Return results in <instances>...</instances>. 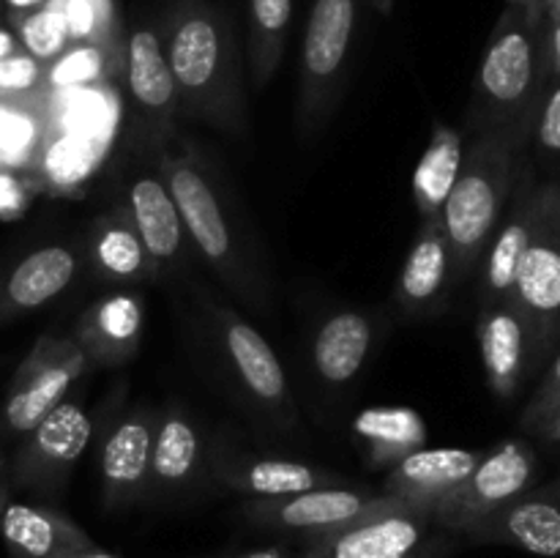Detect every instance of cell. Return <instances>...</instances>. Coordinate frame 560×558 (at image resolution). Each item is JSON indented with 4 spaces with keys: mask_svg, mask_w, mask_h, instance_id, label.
<instances>
[{
    "mask_svg": "<svg viewBox=\"0 0 560 558\" xmlns=\"http://www.w3.org/2000/svg\"><path fill=\"white\" fill-rule=\"evenodd\" d=\"M124 77L131 102L140 109L142 118L162 129L159 137L167 135V124L178 118V96H175L173 71H170L156 27L137 25L126 36Z\"/></svg>",
    "mask_w": 560,
    "mask_h": 558,
    "instance_id": "cell-16",
    "label": "cell"
},
{
    "mask_svg": "<svg viewBox=\"0 0 560 558\" xmlns=\"http://www.w3.org/2000/svg\"><path fill=\"white\" fill-rule=\"evenodd\" d=\"M534 36H530L528 14L520 3L503 14L481 58L479 74H476V120H470V129H485L490 115H506L517 104H523L534 82Z\"/></svg>",
    "mask_w": 560,
    "mask_h": 558,
    "instance_id": "cell-7",
    "label": "cell"
},
{
    "mask_svg": "<svg viewBox=\"0 0 560 558\" xmlns=\"http://www.w3.org/2000/svg\"><path fill=\"white\" fill-rule=\"evenodd\" d=\"M233 558H301V550L293 553L288 547H268V550H255L246 553V556H233Z\"/></svg>",
    "mask_w": 560,
    "mask_h": 558,
    "instance_id": "cell-41",
    "label": "cell"
},
{
    "mask_svg": "<svg viewBox=\"0 0 560 558\" xmlns=\"http://www.w3.org/2000/svg\"><path fill=\"white\" fill-rule=\"evenodd\" d=\"M38 98H0V159L22 175L31 170L49 131L47 107Z\"/></svg>",
    "mask_w": 560,
    "mask_h": 558,
    "instance_id": "cell-31",
    "label": "cell"
},
{
    "mask_svg": "<svg viewBox=\"0 0 560 558\" xmlns=\"http://www.w3.org/2000/svg\"><path fill=\"white\" fill-rule=\"evenodd\" d=\"M31 186L9 173H0V217H14L25 206V197Z\"/></svg>",
    "mask_w": 560,
    "mask_h": 558,
    "instance_id": "cell-39",
    "label": "cell"
},
{
    "mask_svg": "<svg viewBox=\"0 0 560 558\" xmlns=\"http://www.w3.org/2000/svg\"><path fill=\"white\" fill-rule=\"evenodd\" d=\"M118 206L124 208L129 222L135 224L159 277L184 266L186 246L191 244L186 239L178 206H175L164 178L159 175L156 164L135 167L126 175L124 195H120Z\"/></svg>",
    "mask_w": 560,
    "mask_h": 558,
    "instance_id": "cell-12",
    "label": "cell"
},
{
    "mask_svg": "<svg viewBox=\"0 0 560 558\" xmlns=\"http://www.w3.org/2000/svg\"><path fill=\"white\" fill-rule=\"evenodd\" d=\"M52 3L69 27L71 44H96L102 49V27H98V16L88 0H52Z\"/></svg>",
    "mask_w": 560,
    "mask_h": 558,
    "instance_id": "cell-37",
    "label": "cell"
},
{
    "mask_svg": "<svg viewBox=\"0 0 560 558\" xmlns=\"http://www.w3.org/2000/svg\"><path fill=\"white\" fill-rule=\"evenodd\" d=\"M556 49H558V58H560V25H558V31H556Z\"/></svg>",
    "mask_w": 560,
    "mask_h": 558,
    "instance_id": "cell-48",
    "label": "cell"
},
{
    "mask_svg": "<svg viewBox=\"0 0 560 558\" xmlns=\"http://www.w3.org/2000/svg\"><path fill=\"white\" fill-rule=\"evenodd\" d=\"M5 503H9V476H5V460L0 454V512H3Z\"/></svg>",
    "mask_w": 560,
    "mask_h": 558,
    "instance_id": "cell-45",
    "label": "cell"
},
{
    "mask_svg": "<svg viewBox=\"0 0 560 558\" xmlns=\"http://www.w3.org/2000/svg\"><path fill=\"white\" fill-rule=\"evenodd\" d=\"M109 63L107 55L96 44H71L63 55L47 63V88L49 91H74V88H91L107 80Z\"/></svg>",
    "mask_w": 560,
    "mask_h": 558,
    "instance_id": "cell-34",
    "label": "cell"
},
{
    "mask_svg": "<svg viewBox=\"0 0 560 558\" xmlns=\"http://www.w3.org/2000/svg\"><path fill=\"white\" fill-rule=\"evenodd\" d=\"M293 22V0H249V71L266 88L282 63Z\"/></svg>",
    "mask_w": 560,
    "mask_h": 558,
    "instance_id": "cell-30",
    "label": "cell"
},
{
    "mask_svg": "<svg viewBox=\"0 0 560 558\" xmlns=\"http://www.w3.org/2000/svg\"><path fill=\"white\" fill-rule=\"evenodd\" d=\"M0 536L14 558H58L93 547V539L66 514L49 507L9 501L0 512Z\"/></svg>",
    "mask_w": 560,
    "mask_h": 558,
    "instance_id": "cell-20",
    "label": "cell"
},
{
    "mask_svg": "<svg viewBox=\"0 0 560 558\" xmlns=\"http://www.w3.org/2000/svg\"><path fill=\"white\" fill-rule=\"evenodd\" d=\"M366 3H370L381 16H392L394 11V0H366Z\"/></svg>",
    "mask_w": 560,
    "mask_h": 558,
    "instance_id": "cell-46",
    "label": "cell"
},
{
    "mask_svg": "<svg viewBox=\"0 0 560 558\" xmlns=\"http://www.w3.org/2000/svg\"><path fill=\"white\" fill-rule=\"evenodd\" d=\"M175 3H184V0H175Z\"/></svg>",
    "mask_w": 560,
    "mask_h": 558,
    "instance_id": "cell-49",
    "label": "cell"
},
{
    "mask_svg": "<svg viewBox=\"0 0 560 558\" xmlns=\"http://www.w3.org/2000/svg\"><path fill=\"white\" fill-rule=\"evenodd\" d=\"M88 359L74 339L44 334L36 339L31 353L16 367L3 403V427L9 435H27L55 405L63 403L82 372Z\"/></svg>",
    "mask_w": 560,
    "mask_h": 558,
    "instance_id": "cell-5",
    "label": "cell"
},
{
    "mask_svg": "<svg viewBox=\"0 0 560 558\" xmlns=\"http://www.w3.org/2000/svg\"><path fill=\"white\" fill-rule=\"evenodd\" d=\"M514 213H517V217H512L506 224H503L495 244H492L490 255H487L485 288L495 301L512 299L520 257H523L525 246H528V239H530L528 211L523 208V211H514Z\"/></svg>",
    "mask_w": 560,
    "mask_h": 558,
    "instance_id": "cell-32",
    "label": "cell"
},
{
    "mask_svg": "<svg viewBox=\"0 0 560 558\" xmlns=\"http://www.w3.org/2000/svg\"><path fill=\"white\" fill-rule=\"evenodd\" d=\"M219 479L249 498H282L342 485V476L334 470L315 468L299 460H224Z\"/></svg>",
    "mask_w": 560,
    "mask_h": 558,
    "instance_id": "cell-22",
    "label": "cell"
},
{
    "mask_svg": "<svg viewBox=\"0 0 560 558\" xmlns=\"http://www.w3.org/2000/svg\"><path fill=\"white\" fill-rule=\"evenodd\" d=\"M20 49H22L20 38L14 36V31H9V27H0V58L20 53Z\"/></svg>",
    "mask_w": 560,
    "mask_h": 558,
    "instance_id": "cell-42",
    "label": "cell"
},
{
    "mask_svg": "<svg viewBox=\"0 0 560 558\" xmlns=\"http://www.w3.org/2000/svg\"><path fill=\"white\" fill-rule=\"evenodd\" d=\"M523 310L550 315L560 310V246L530 224V239L520 257L514 293Z\"/></svg>",
    "mask_w": 560,
    "mask_h": 558,
    "instance_id": "cell-29",
    "label": "cell"
},
{
    "mask_svg": "<svg viewBox=\"0 0 560 558\" xmlns=\"http://www.w3.org/2000/svg\"><path fill=\"white\" fill-rule=\"evenodd\" d=\"M11 9V14H22V11H33V9H42L44 3H49V0H5Z\"/></svg>",
    "mask_w": 560,
    "mask_h": 558,
    "instance_id": "cell-44",
    "label": "cell"
},
{
    "mask_svg": "<svg viewBox=\"0 0 560 558\" xmlns=\"http://www.w3.org/2000/svg\"><path fill=\"white\" fill-rule=\"evenodd\" d=\"M512 186V146L498 131H481L463 148V164L443 206L441 224L452 244L454 279L479 263Z\"/></svg>",
    "mask_w": 560,
    "mask_h": 558,
    "instance_id": "cell-3",
    "label": "cell"
},
{
    "mask_svg": "<svg viewBox=\"0 0 560 558\" xmlns=\"http://www.w3.org/2000/svg\"><path fill=\"white\" fill-rule=\"evenodd\" d=\"M98 162H102L98 140L74 135V131H58L49 126L25 178H31L33 189L71 195L98 167Z\"/></svg>",
    "mask_w": 560,
    "mask_h": 558,
    "instance_id": "cell-25",
    "label": "cell"
},
{
    "mask_svg": "<svg viewBox=\"0 0 560 558\" xmlns=\"http://www.w3.org/2000/svg\"><path fill=\"white\" fill-rule=\"evenodd\" d=\"M454 279V255L441 222H421L419 235L405 257L397 282V301L405 312L430 315L441 306Z\"/></svg>",
    "mask_w": 560,
    "mask_h": 558,
    "instance_id": "cell-19",
    "label": "cell"
},
{
    "mask_svg": "<svg viewBox=\"0 0 560 558\" xmlns=\"http://www.w3.org/2000/svg\"><path fill=\"white\" fill-rule=\"evenodd\" d=\"M82 252L71 244H44L0 271V326L58 299L80 277Z\"/></svg>",
    "mask_w": 560,
    "mask_h": 558,
    "instance_id": "cell-13",
    "label": "cell"
},
{
    "mask_svg": "<svg viewBox=\"0 0 560 558\" xmlns=\"http://www.w3.org/2000/svg\"><path fill=\"white\" fill-rule=\"evenodd\" d=\"M208 312H211V321L219 332L224 356H228L230 367L238 375L246 394L260 408H266L273 419H293L288 375H284L282 361L273 353L271 345L266 342V337L228 306H208Z\"/></svg>",
    "mask_w": 560,
    "mask_h": 558,
    "instance_id": "cell-11",
    "label": "cell"
},
{
    "mask_svg": "<svg viewBox=\"0 0 560 558\" xmlns=\"http://www.w3.org/2000/svg\"><path fill=\"white\" fill-rule=\"evenodd\" d=\"M156 421L159 410H131L104 438L98 470H102L104 498L109 507H126L145 492L148 481H151Z\"/></svg>",
    "mask_w": 560,
    "mask_h": 558,
    "instance_id": "cell-15",
    "label": "cell"
},
{
    "mask_svg": "<svg viewBox=\"0 0 560 558\" xmlns=\"http://www.w3.org/2000/svg\"><path fill=\"white\" fill-rule=\"evenodd\" d=\"M479 460L474 449H419L388 468L383 496L432 512L441 498L468 479Z\"/></svg>",
    "mask_w": 560,
    "mask_h": 558,
    "instance_id": "cell-17",
    "label": "cell"
},
{
    "mask_svg": "<svg viewBox=\"0 0 560 558\" xmlns=\"http://www.w3.org/2000/svg\"><path fill=\"white\" fill-rule=\"evenodd\" d=\"M58 558H118V556H113V553L107 550H98V547L93 545V547H82V550H69Z\"/></svg>",
    "mask_w": 560,
    "mask_h": 558,
    "instance_id": "cell-43",
    "label": "cell"
},
{
    "mask_svg": "<svg viewBox=\"0 0 560 558\" xmlns=\"http://www.w3.org/2000/svg\"><path fill=\"white\" fill-rule=\"evenodd\" d=\"M91 435L93 421L85 405L77 397H66L27 432L11 465V476L31 490L58 492L85 454Z\"/></svg>",
    "mask_w": 560,
    "mask_h": 558,
    "instance_id": "cell-8",
    "label": "cell"
},
{
    "mask_svg": "<svg viewBox=\"0 0 560 558\" xmlns=\"http://www.w3.org/2000/svg\"><path fill=\"white\" fill-rule=\"evenodd\" d=\"M93 277L107 284H137L145 279H156V266L148 255L145 244L137 235L124 208L104 211L91 222L85 233V255Z\"/></svg>",
    "mask_w": 560,
    "mask_h": 558,
    "instance_id": "cell-18",
    "label": "cell"
},
{
    "mask_svg": "<svg viewBox=\"0 0 560 558\" xmlns=\"http://www.w3.org/2000/svg\"><path fill=\"white\" fill-rule=\"evenodd\" d=\"M355 441L364 443L372 468H392L427 443V421L416 408L375 405L353 419Z\"/></svg>",
    "mask_w": 560,
    "mask_h": 558,
    "instance_id": "cell-24",
    "label": "cell"
},
{
    "mask_svg": "<svg viewBox=\"0 0 560 558\" xmlns=\"http://www.w3.org/2000/svg\"><path fill=\"white\" fill-rule=\"evenodd\" d=\"M200 463V427L184 410H162L156 421V435H153L151 481H148V487H156L162 492L180 490V487H186L195 479Z\"/></svg>",
    "mask_w": 560,
    "mask_h": 558,
    "instance_id": "cell-26",
    "label": "cell"
},
{
    "mask_svg": "<svg viewBox=\"0 0 560 558\" xmlns=\"http://www.w3.org/2000/svg\"><path fill=\"white\" fill-rule=\"evenodd\" d=\"M47 91V63L25 49L0 58V98H31Z\"/></svg>",
    "mask_w": 560,
    "mask_h": 558,
    "instance_id": "cell-35",
    "label": "cell"
},
{
    "mask_svg": "<svg viewBox=\"0 0 560 558\" xmlns=\"http://www.w3.org/2000/svg\"><path fill=\"white\" fill-rule=\"evenodd\" d=\"M153 164L167 184L180 222L186 228V239L195 246L197 255L244 299L260 304L266 299V279L257 274L255 260L249 257L241 235L238 222L230 211L228 191L219 184L217 173L206 164V159L189 146L170 148L167 135L156 137L153 146Z\"/></svg>",
    "mask_w": 560,
    "mask_h": 558,
    "instance_id": "cell-2",
    "label": "cell"
},
{
    "mask_svg": "<svg viewBox=\"0 0 560 558\" xmlns=\"http://www.w3.org/2000/svg\"><path fill=\"white\" fill-rule=\"evenodd\" d=\"M361 0H315L301 47L299 124L315 126L328 118L342 91L353 49Z\"/></svg>",
    "mask_w": 560,
    "mask_h": 558,
    "instance_id": "cell-4",
    "label": "cell"
},
{
    "mask_svg": "<svg viewBox=\"0 0 560 558\" xmlns=\"http://www.w3.org/2000/svg\"><path fill=\"white\" fill-rule=\"evenodd\" d=\"M405 558H443V539H430L427 536L416 550H410Z\"/></svg>",
    "mask_w": 560,
    "mask_h": 558,
    "instance_id": "cell-40",
    "label": "cell"
},
{
    "mask_svg": "<svg viewBox=\"0 0 560 558\" xmlns=\"http://www.w3.org/2000/svg\"><path fill=\"white\" fill-rule=\"evenodd\" d=\"M98 16V27H102V53L107 55L109 74L124 71V47H126V31L120 22L118 3L115 0H88Z\"/></svg>",
    "mask_w": 560,
    "mask_h": 558,
    "instance_id": "cell-36",
    "label": "cell"
},
{
    "mask_svg": "<svg viewBox=\"0 0 560 558\" xmlns=\"http://www.w3.org/2000/svg\"><path fill=\"white\" fill-rule=\"evenodd\" d=\"M145 328V304L135 290H115L93 301L71 339L91 367H120L135 359Z\"/></svg>",
    "mask_w": 560,
    "mask_h": 558,
    "instance_id": "cell-14",
    "label": "cell"
},
{
    "mask_svg": "<svg viewBox=\"0 0 560 558\" xmlns=\"http://www.w3.org/2000/svg\"><path fill=\"white\" fill-rule=\"evenodd\" d=\"M539 140L550 151H560V88L547 98L539 120Z\"/></svg>",
    "mask_w": 560,
    "mask_h": 558,
    "instance_id": "cell-38",
    "label": "cell"
},
{
    "mask_svg": "<svg viewBox=\"0 0 560 558\" xmlns=\"http://www.w3.org/2000/svg\"><path fill=\"white\" fill-rule=\"evenodd\" d=\"M463 135L452 126H438L413 175V202L421 222H441L443 206L454 189L463 164Z\"/></svg>",
    "mask_w": 560,
    "mask_h": 558,
    "instance_id": "cell-28",
    "label": "cell"
},
{
    "mask_svg": "<svg viewBox=\"0 0 560 558\" xmlns=\"http://www.w3.org/2000/svg\"><path fill=\"white\" fill-rule=\"evenodd\" d=\"M372 342H375V332L364 312H337L317 328L315 345H312L317 375L331 386H348L364 370Z\"/></svg>",
    "mask_w": 560,
    "mask_h": 558,
    "instance_id": "cell-23",
    "label": "cell"
},
{
    "mask_svg": "<svg viewBox=\"0 0 560 558\" xmlns=\"http://www.w3.org/2000/svg\"><path fill=\"white\" fill-rule=\"evenodd\" d=\"M159 36L173 71L180 118L238 131L244 126V85L228 14L206 0H184L170 11Z\"/></svg>",
    "mask_w": 560,
    "mask_h": 558,
    "instance_id": "cell-1",
    "label": "cell"
},
{
    "mask_svg": "<svg viewBox=\"0 0 560 558\" xmlns=\"http://www.w3.org/2000/svg\"><path fill=\"white\" fill-rule=\"evenodd\" d=\"M534 476V457L523 443H503L481 457L468 479L454 487L446 498L432 507V520L441 528L468 531L498 507L517 498Z\"/></svg>",
    "mask_w": 560,
    "mask_h": 558,
    "instance_id": "cell-9",
    "label": "cell"
},
{
    "mask_svg": "<svg viewBox=\"0 0 560 558\" xmlns=\"http://www.w3.org/2000/svg\"><path fill=\"white\" fill-rule=\"evenodd\" d=\"M11 25H14V36L20 38V47L42 63H52L58 55L71 47L69 27L52 0L44 3L42 9L11 14Z\"/></svg>",
    "mask_w": 560,
    "mask_h": 558,
    "instance_id": "cell-33",
    "label": "cell"
},
{
    "mask_svg": "<svg viewBox=\"0 0 560 558\" xmlns=\"http://www.w3.org/2000/svg\"><path fill=\"white\" fill-rule=\"evenodd\" d=\"M552 386L560 388V356H558L556 367H552Z\"/></svg>",
    "mask_w": 560,
    "mask_h": 558,
    "instance_id": "cell-47",
    "label": "cell"
},
{
    "mask_svg": "<svg viewBox=\"0 0 560 558\" xmlns=\"http://www.w3.org/2000/svg\"><path fill=\"white\" fill-rule=\"evenodd\" d=\"M479 342L487 377L498 394H512L525 359V323L514 306L498 301L479 321Z\"/></svg>",
    "mask_w": 560,
    "mask_h": 558,
    "instance_id": "cell-27",
    "label": "cell"
},
{
    "mask_svg": "<svg viewBox=\"0 0 560 558\" xmlns=\"http://www.w3.org/2000/svg\"><path fill=\"white\" fill-rule=\"evenodd\" d=\"M465 534L476 542H512L541 558L560 556V509L550 501L528 498L509 501L470 525Z\"/></svg>",
    "mask_w": 560,
    "mask_h": 558,
    "instance_id": "cell-21",
    "label": "cell"
},
{
    "mask_svg": "<svg viewBox=\"0 0 560 558\" xmlns=\"http://www.w3.org/2000/svg\"><path fill=\"white\" fill-rule=\"evenodd\" d=\"M388 496H383V492L375 496L370 490L337 485L282 498H249L241 507V512L262 528L293 531V534H304L306 539H312V536L328 534V531L372 512Z\"/></svg>",
    "mask_w": 560,
    "mask_h": 558,
    "instance_id": "cell-10",
    "label": "cell"
},
{
    "mask_svg": "<svg viewBox=\"0 0 560 558\" xmlns=\"http://www.w3.org/2000/svg\"><path fill=\"white\" fill-rule=\"evenodd\" d=\"M432 523L430 509L386 498L372 512L306 539L301 558H405L427 539Z\"/></svg>",
    "mask_w": 560,
    "mask_h": 558,
    "instance_id": "cell-6",
    "label": "cell"
}]
</instances>
